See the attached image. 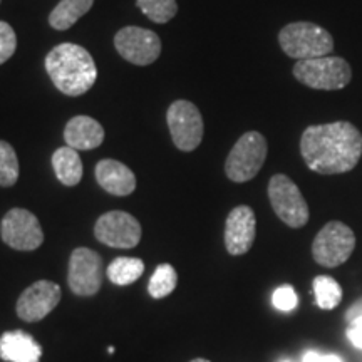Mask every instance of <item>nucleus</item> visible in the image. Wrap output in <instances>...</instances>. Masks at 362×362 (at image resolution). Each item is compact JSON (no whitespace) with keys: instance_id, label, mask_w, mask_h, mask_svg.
<instances>
[{"instance_id":"f257e3e1","label":"nucleus","mask_w":362,"mask_h":362,"mask_svg":"<svg viewBox=\"0 0 362 362\" xmlns=\"http://www.w3.org/2000/svg\"><path fill=\"white\" fill-rule=\"evenodd\" d=\"M300 155L315 173H347L361 160L362 134L347 121L309 126L302 133Z\"/></svg>"},{"instance_id":"f03ea898","label":"nucleus","mask_w":362,"mask_h":362,"mask_svg":"<svg viewBox=\"0 0 362 362\" xmlns=\"http://www.w3.org/2000/svg\"><path fill=\"white\" fill-rule=\"evenodd\" d=\"M45 71L66 96H83L98 79V67L83 45L62 42L45 56Z\"/></svg>"},{"instance_id":"7ed1b4c3","label":"nucleus","mask_w":362,"mask_h":362,"mask_svg":"<svg viewBox=\"0 0 362 362\" xmlns=\"http://www.w3.org/2000/svg\"><path fill=\"white\" fill-rule=\"evenodd\" d=\"M279 44L288 57L304 61L329 56L334 51V39L324 27L312 22H292L279 34Z\"/></svg>"},{"instance_id":"20e7f679","label":"nucleus","mask_w":362,"mask_h":362,"mask_svg":"<svg viewBox=\"0 0 362 362\" xmlns=\"http://www.w3.org/2000/svg\"><path fill=\"white\" fill-rule=\"evenodd\" d=\"M293 78L312 89L339 90L351 83L352 71L342 57L324 56L297 61L293 66Z\"/></svg>"},{"instance_id":"39448f33","label":"nucleus","mask_w":362,"mask_h":362,"mask_svg":"<svg viewBox=\"0 0 362 362\" xmlns=\"http://www.w3.org/2000/svg\"><path fill=\"white\" fill-rule=\"evenodd\" d=\"M267 160V139L259 131H248L226 156L225 173L235 183H245L259 175Z\"/></svg>"},{"instance_id":"423d86ee","label":"nucleus","mask_w":362,"mask_h":362,"mask_svg":"<svg viewBox=\"0 0 362 362\" xmlns=\"http://www.w3.org/2000/svg\"><path fill=\"white\" fill-rule=\"evenodd\" d=\"M269 200L275 215L292 228H302L309 221V206L300 189L285 175H274L269 181Z\"/></svg>"},{"instance_id":"0eeeda50","label":"nucleus","mask_w":362,"mask_h":362,"mask_svg":"<svg viewBox=\"0 0 362 362\" xmlns=\"http://www.w3.org/2000/svg\"><path fill=\"white\" fill-rule=\"evenodd\" d=\"M356 248V235L342 221H329L312 243L314 260L322 267H339L349 260Z\"/></svg>"},{"instance_id":"6e6552de","label":"nucleus","mask_w":362,"mask_h":362,"mask_svg":"<svg viewBox=\"0 0 362 362\" xmlns=\"http://www.w3.org/2000/svg\"><path fill=\"white\" fill-rule=\"evenodd\" d=\"M166 121H168L175 146L180 151L189 153L200 146L203 133H205V124H203L200 110L193 103L185 101V99L175 101L168 107Z\"/></svg>"},{"instance_id":"1a4fd4ad","label":"nucleus","mask_w":362,"mask_h":362,"mask_svg":"<svg viewBox=\"0 0 362 362\" xmlns=\"http://www.w3.org/2000/svg\"><path fill=\"white\" fill-rule=\"evenodd\" d=\"M0 237L13 250L33 252L44 243V232L37 216L25 208H12L0 223Z\"/></svg>"},{"instance_id":"9d476101","label":"nucleus","mask_w":362,"mask_h":362,"mask_svg":"<svg viewBox=\"0 0 362 362\" xmlns=\"http://www.w3.org/2000/svg\"><path fill=\"white\" fill-rule=\"evenodd\" d=\"M67 284L79 297L96 296L103 285V259L96 250L79 247L71 253Z\"/></svg>"},{"instance_id":"9b49d317","label":"nucleus","mask_w":362,"mask_h":362,"mask_svg":"<svg viewBox=\"0 0 362 362\" xmlns=\"http://www.w3.org/2000/svg\"><path fill=\"white\" fill-rule=\"evenodd\" d=\"M116 51L134 66H149L160 57L161 39L156 33L143 27H123L115 37Z\"/></svg>"},{"instance_id":"f8f14e48","label":"nucleus","mask_w":362,"mask_h":362,"mask_svg":"<svg viewBox=\"0 0 362 362\" xmlns=\"http://www.w3.org/2000/svg\"><path fill=\"white\" fill-rule=\"evenodd\" d=\"M94 237L112 248H134L141 240V225L126 211H107L94 225Z\"/></svg>"},{"instance_id":"ddd939ff","label":"nucleus","mask_w":362,"mask_h":362,"mask_svg":"<svg viewBox=\"0 0 362 362\" xmlns=\"http://www.w3.org/2000/svg\"><path fill=\"white\" fill-rule=\"evenodd\" d=\"M61 287L51 280H39L27 287L17 300V315L24 322H39L61 302Z\"/></svg>"},{"instance_id":"4468645a","label":"nucleus","mask_w":362,"mask_h":362,"mask_svg":"<svg viewBox=\"0 0 362 362\" xmlns=\"http://www.w3.org/2000/svg\"><path fill=\"white\" fill-rule=\"evenodd\" d=\"M257 235V218L250 206L233 208L225 221V247L230 255H245Z\"/></svg>"},{"instance_id":"2eb2a0df","label":"nucleus","mask_w":362,"mask_h":362,"mask_svg":"<svg viewBox=\"0 0 362 362\" xmlns=\"http://www.w3.org/2000/svg\"><path fill=\"white\" fill-rule=\"evenodd\" d=\"M98 185L115 197H128L136 189V176L124 163L101 160L94 170Z\"/></svg>"},{"instance_id":"dca6fc26","label":"nucleus","mask_w":362,"mask_h":362,"mask_svg":"<svg viewBox=\"0 0 362 362\" xmlns=\"http://www.w3.org/2000/svg\"><path fill=\"white\" fill-rule=\"evenodd\" d=\"M42 347L24 330H8L0 337V359L7 362H40Z\"/></svg>"},{"instance_id":"f3484780","label":"nucleus","mask_w":362,"mask_h":362,"mask_svg":"<svg viewBox=\"0 0 362 362\" xmlns=\"http://www.w3.org/2000/svg\"><path fill=\"white\" fill-rule=\"evenodd\" d=\"M67 146L78 151H89L101 146L104 141V128L90 116H74L67 121L64 128Z\"/></svg>"},{"instance_id":"a211bd4d","label":"nucleus","mask_w":362,"mask_h":362,"mask_svg":"<svg viewBox=\"0 0 362 362\" xmlns=\"http://www.w3.org/2000/svg\"><path fill=\"white\" fill-rule=\"evenodd\" d=\"M52 168L64 187H76L83 180V161L78 149L71 146H62L54 151Z\"/></svg>"},{"instance_id":"6ab92c4d","label":"nucleus","mask_w":362,"mask_h":362,"mask_svg":"<svg viewBox=\"0 0 362 362\" xmlns=\"http://www.w3.org/2000/svg\"><path fill=\"white\" fill-rule=\"evenodd\" d=\"M94 0H61L49 16V24L56 30H67L86 16Z\"/></svg>"},{"instance_id":"aec40b11","label":"nucleus","mask_w":362,"mask_h":362,"mask_svg":"<svg viewBox=\"0 0 362 362\" xmlns=\"http://www.w3.org/2000/svg\"><path fill=\"white\" fill-rule=\"evenodd\" d=\"M106 274L112 284L131 285L144 274V262L134 257H119L111 262Z\"/></svg>"},{"instance_id":"412c9836","label":"nucleus","mask_w":362,"mask_h":362,"mask_svg":"<svg viewBox=\"0 0 362 362\" xmlns=\"http://www.w3.org/2000/svg\"><path fill=\"white\" fill-rule=\"evenodd\" d=\"M314 293L315 302L320 309L332 310L341 304L342 300V288L337 284L336 279L329 275H319L314 279Z\"/></svg>"},{"instance_id":"4be33fe9","label":"nucleus","mask_w":362,"mask_h":362,"mask_svg":"<svg viewBox=\"0 0 362 362\" xmlns=\"http://www.w3.org/2000/svg\"><path fill=\"white\" fill-rule=\"evenodd\" d=\"M178 285V274L175 267L170 264H161L156 267L148 284V292L153 298H165L175 291Z\"/></svg>"},{"instance_id":"5701e85b","label":"nucleus","mask_w":362,"mask_h":362,"mask_svg":"<svg viewBox=\"0 0 362 362\" xmlns=\"http://www.w3.org/2000/svg\"><path fill=\"white\" fill-rule=\"evenodd\" d=\"M19 180V158L7 141H0V187L11 188Z\"/></svg>"},{"instance_id":"b1692460","label":"nucleus","mask_w":362,"mask_h":362,"mask_svg":"<svg viewBox=\"0 0 362 362\" xmlns=\"http://www.w3.org/2000/svg\"><path fill=\"white\" fill-rule=\"evenodd\" d=\"M136 4L144 16L156 24H166L178 12L176 0H136Z\"/></svg>"},{"instance_id":"393cba45","label":"nucleus","mask_w":362,"mask_h":362,"mask_svg":"<svg viewBox=\"0 0 362 362\" xmlns=\"http://www.w3.org/2000/svg\"><path fill=\"white\" fill-rule=\"evenodd\" d=\"M17 49V35L12 25L0 21V66L13 56Z\"/></svg>"},{"instance_id":"a878e982","label":"nucleus","mask_w":362,"mask_h":362,"mask_svg":"<svg viewBox=\"0 0 362 362\" xmlns=\"http://www.w3.org/2000/svg\"><path fill=\"white\" fill-rule=\"evenodd\" d=\"M272 302L277 307L279 310L282 312H291L297 307L298 297L291 285H282L277 291L274 292V297H272Z\"/></svg>"},{"instance_id":"bb28decb","label":"nucleus","mask_w":362,"mask_h":362,"mask_svg":"<svg viewBox=\"0 0 362 362\" xmlns=\"http://www.w3.org/2000/svg\"><path fill=\"white\" fill-rule=\"evenodd\" d=\"M347 337H349V341L354 344L357 349H362V317L352 320L351 327L347 330Z\"/></svg>"},{"instance_id":"cd10ccee","label":"nucleus","mask_w":362,"mask_h":362,"mask_svg":"<svg viewBox=\"0 0 362 362\" xmlns=\"http://www.w3.org/2000/svg\"><path fill=\"white\" fill-rule=\"evenodd\" d=\"M304 362H342L341 357L337 356H324V354H319V352H307L304 356Z\"/></svg>"},{"instance_id":"c85d7f7f","label":"nucleus","mask_w":362,"mask_h":362,"mask_svg":"<svg viewBox=\"0 0 362 362\" xmlns=\"http://www.w3.org/2000/svg\"><path fill=\"white\" fill-rule=\"evenodd\" d=\"M359 317H362V298L354 302V304L349 307V310H347V320H349V322L359 319Z\"/></svg>"},{"instance_id":"c756f323","label":"nucleus","mask_w":362,"mask_h":362,"mask_svg":"<svg viewBox=\"0 0 362 362\" xmlns=\"http://www.w3.org/2000/svg\"><path fill=\"white\" fill-rule=\"evenodd\" d=\"M192 362H210L208 359H203V357H197V359H193Z\"/></svg>"},{"instance_id":"7c9ffc66","label":"nucleus","mask_w":362,"mask_h":362,"mask_svg":"<svg viewBox=\"0 0 362 362\" xmlns=\"http://www.w3.org/2000/svg\"><path fill=\"white\" fill-rule=\"evenodd\" d=\"M284 362H291V361H284Z\"/></svg>"},{"instance_id":"2f4dec72","label":"nucleus","mask_w":362,"mask_h":362,"mask_svg":"<svg viewBox=\"0 0 362 362\" xmlns=\"http://www.w3.org/2000/svg\"><path fill=\"white\" fill-rule=\"evenodd\" d=\"M0 2H2V0H0Z\"/></svg>"}]
</instances>
